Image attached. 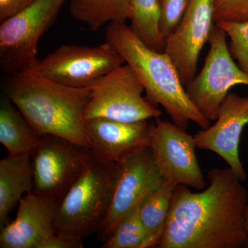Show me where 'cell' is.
<instances>
[{
  "label": "cell",
  "mask_w": 248,
  "mask_h": 248,
  "mask_svg": "<svg viewBox=\"0 0 248 248\" xmlns=\"http://www.w3.org/2000/svg\"><path fill=\"white\" fill-rule=\"evenodd\" d=\"M140 204L122 220L102 248H145L150 235L140 218Z\"/></svg>",
  "instance_id": "obj_21"
},
{
  "label": "cell",
  "mask_w": 248,
  "mask_h": 248,
  "mask_svg": "<svg viewBox=\"0 0 248 248\" xmlns=\"http://www.w3.org/2000/svg\"><path fill=\"white\" fill-rule=\"evenodd\" d=\"M125 63L110 42L97 46L63 45L40 60L32 71L59 84L88 89Z\"/></svg>",
  "instance_id": "obj_8"
},
{
  "label": "cell",
  "mask_w": 248,
  "mask_h": 248,
  "mask_svg": "<svg viewBox=\"0 0 248 248\" xmlns=\"http://www.w3.org/2000/svg\"><path fill=\"white\" fill-rule=\"evenodd\" d=\"M85 120L105 118L133 123L159 118L162 112L143 97L141 81L127 63L117 67L89 88Z\"/></svg>",
  "instance_id": "obj_6"
},
{
  "label": "cell",
  "mask_w": 248,
  "mask_h": 248,
  "mask_svg": "<svg viewBox=\"0 0 248 248\" xmlns=\"http://www.w3.org/2000/svg\"><path fill=\"white\" fill-rule=\"evenodd\" d=\"M248 21V0H216L215 23Z\"/></svg>",
  "instance_id": "obj_24"
},
{
  "label": "cell",
  "mask_w": 248,
  "mask_h": 248,
  "mask_svg": "<svg viewBox=\"0 0 248 248\" xmlns=\"http://www.w3.org/2000/svg\"><path fill=\"white\" fill-rule=\"evenodd\" d=\"M55 207L32 191L27 193L19 201L16 219L1 228L0 248H40L55 234Z\"/></svg>",
  "instance_id": "obj_15"
},
{
  "label": "cell",
  "mask_w": 248,
  "mask_h": 248,
  "mask_svg": "<svg viewBox=\"0 0 248 248\" xmlns=\"http://www.w3.org/2000/svg\"><path fill=\"white\" fill-rule=\"evenodd\" d=\"M35 0H0V21L14 17L30 6Z\"/></svg>",
  "instance_id": "obj_25"
},
{
  "label": "cell",
  "mask_w": 248,
  "mask_h": 248,
  "mask_svg": "<svg viewBox=\"0 0 248 248\" xmlns=\"http://www.w3.org/2000/svg\"><path fill=\"white\" fill-rule=\"evenodd\" d=\"M160 31L166 40L180 24L190 0H160Z\"/></svg>",
  "instance_id": "obj_23"
},
{
  "label": "cell",
  "mask_w": 248,
  "mask_h": 248,
  "mask_svg": "<svg viewBox=\"0 0 248 248\" xmlns=\"http://www.w3.org/2000/svg\"><path fill=\"white\" fill-rule=\"evenodd\" d=\"M149 148L164 180L203 190L206 184L196 155L194 136L176 124L156 118L151 125Z\"/></svg>",
  "instance_id": "obj_10"
},
{
  "label": "cell",
  "mask_w": 248,
  "mask_h": 248,
  "mask_svg": "<svg viewBox=\"0 0 248 248\" xmlns=\"http://www.w3.org/2000/svg\"><path fill=\"white\" fill-rule=\"evenodd\" d=\"M66 0H35L22 12L1 22L0 66L9 76L32 71L38 42L56 20Z\"/></svg>",
  "instance_id": "obj_5"
},
{
  "label": "cell",
  "mask_w": 248,
  "mask_h": 248,
  "mask_svg": "<svg viewBox=\"0 0 248 248\" xmlns=\"http://www.w3.org/2000/svg\"><path fill=\"white\" fill-rule=\"evenodd\" d=\"M176 185L163 181L143 199L140 205L142 223L149 234L146 248H158L169 216L170 205Z\"/></svg>",
  "instance_id": "obj_19"
},
{
  "label": "cell",
  "mask_w": 248,
  "mask_h": 248,
  "mask_svg": "<svg viewBox=\"0 0 248 248\" xmlns=\"http://www.w3.org/2000/svg\"><path fill=\"white\" fill-rule=\"evenodd\" d=\"M105 36L141 81L146 99L164 108L173 123L184 130L190 122L202 129L210 126L211 122L190 100L179 72L167 54L150 48L125 22L107 24Z\"/></svg>",
  "instance_id": "obj_3"
},
{
  "label": "cell",
  "mask_w": 248,
  "mask_h": 248,
  "mask_svg": "<svg viewBox=\"0 0 248 248\" xmlns=\"http://www.w3.org/2000/svg\"><path fill=\"white\" fill-rule=\"evenodd\" d=\"M216 0H190L177 29L167 37L164 52L177 68L184 86L195 78L201 52L215 26Z\"/></svg>",
  "instance_id": "obj_12"
},
{
  "label": "cell",
  "mask_w": 248,
  "mask_h": 248,
  "mask_svg": "<svg viewBox=\"0 0 248 248\" xmlns=\"http://www.w3.org/2000/svg\"><path fill=\"white\" fill-rule=\"evenodd\" d=\"M226 38L224 31L215 24L203 68L185 86L190 100L210 122L216 121L222 102L231 88L237 85L248 86V74L235 63Z\"/></svg>",
  "instance_id": "obj_7"
},
{
  "label": "cell",
  "mask_w": 248,
  "mask_h": 248,
  "mask_svg": "<svg viewBox=\"0 0 248 248\" xmlns=\"http://www.w3.org/2000/svg\"><path fill=\"white\" fill-rule=\"evenodd\" d=\"M33 170L30 154L8 155L0 161V228L24 193L33 190Z\"/></svg>",
  "instance_id": "obj_16"
},
{
  "label": "cell",
  "mask_w": 248,
  "mask_h": 248,
  "mask_svg": "<svg viewBox=\"0 0 248 248\" xmlns=\"http://www.w3.org/2000/svg\"><path fill=\"white\" fill-rule=\"evenodd\" d=\"M248 125V97L229 93L218 110L216 122L194 135L199 149L208 150L224 160L241 182L247 179L239 156L243 130Z\"/></svg>",
  "instance_id": "obj_13"
},
{
  "label": "cell",
  "mask_w": 248,
  "mask_h": 248,
  "mask_svg": "<svg viewBox=\"0 0 248 248\" xmlns=\"http://www.w3.org/2000/svg\"><path fill=\"white\" fill-rule=\"evenodd\" d=\"M215 24L229 37L230 53L239 68L248 74V21H220Z\"/></svg>",
  "instance_id": "obj_22"
},
{
  "label": "cell",
  "mask_w": 248,
  "mask_h": 248,
  "mask_svg": "<svg viewBox=\"0 0 248 248\" xmlns=\"http://www.w3.org/2000/svg\"><path fill=\"white\" fill-rule=\"evenodd\" d=\"M70 14L92 31L112 22H125L131 17L128 0H71Z\"/></svg>",
  "instance_id": "obj_18"
},
{
  "label": "cell",
  "mask_w": 248,
  "mask_h": 248,
  "mask_svg": "<svg viewBox=\"0 0 248 248\" xmlns=\"http://www.w3.org/2000/svg\"><path fill=\"white\" fill-rule=\"evenodd\" d=\"M151 125L148 120L126 123L93 118L84 120V130L90 151L96 159L120 165L149 148Z\"/></svg>",
  "instance_id": "obj_14"
},
{
  "label": "cell",
  "mask_w": 248,
  "mask_h": 248,
  "mask_svg": "<svg viewBox=\"0 0 248 248\" xmlns=\"http://www.w3.org/2000/svg\"><path fill=\"white\" fill-rule=\"evenodd\" d=\"M131 29L150 48L164 52L166 39L160 31V0H128Z\"/></svg>",
  "instance_id": "obj_20"
},
{
  "label": "cell",
  "mask_w": 248,
  "mask_h": 248,
  "mask_svg": "<svg viewBox=\"0 0 248 248\" xmlns=\"http://www.w3.org/2000/svg\"><path fill=\"white\" fill-rule=\"evenodd\" d=\"M91 155L89 148L66 139L41 136L31 153L32 192L57 203L79 177Z\"/></svg>",
  "instance_id": "obj_9"
},
{
  "label": "cell",
  "mask_w": 248,
  "mask_h": 248,
  "mask_svg": "<svg viewBox=\"0 0 248 248\" xmlns=\"http://www.w3.org/2000/svg\"><path fill=\"white\" fill-rule=\"evenodd\" d=\"M40 137L5 94L0 102V142L10 155L30 154Z\"/></svg>",
  "instance_id": "obj_17"
},
{
  "label": "cell",
  "mask_w": 248,
  "mask_h": 248,
  "mask_svg": "<svg viewBox=\"0 0 248 248\" xmlns=\"http://www.w3.org/2000/svg\"><path fill=\"white\" fill-rule=\"evenodd\" d=\"M246 231H247V233L248 235V208L247 213V218H246Z\"/></svg>",
  "instance_id": "obj_27"
},
{
  "label": "cell",
  "mask_w": 248,
  "mask_h": 248,
  "mask_svg": "<svg viewBox=\"0 0 248 248\" xmlns=\"http://www.w3.org/2000/svg\"><path fill=\"white\" fill-rule=\"evenodd\" d=\"M3 89L38 136L54 135L89 148L84 117L89 88L69 87L29 71L9 76Z\"/></svg>",
  "instance_id": "obj_2"
},
{
  "label": "cell",
  "mask_w": 248,
  "mask_h": 248,
  "mask_svg": "<svg viewBox=\"0 0 248 248\" xmlns=\"http://www.w3.org/2000/svg\"><path fill=\"white\" fill-rule=\"evenodd\" d=\"M163 181L150 148L118 165L110 208L97 232L99 239L107 241L122 220Z\"/></svg>",
  "instance_id": "obj_11"
},
{
  "label": "cell",
  "mask_w": 248,
  "mask_h": 248,
  "mask_svg": "<svg viewBox=\"0 0 248 248\" xmlns=\"http://www.w3.org/2000/svg\"><path fill=\"white\" fill-rule=\"evenodd\" d=\"M83 246V239H71L54 234L46 240L40 248H82Z\"/></svg>",
  "instance_id": "obj_26"
},
{
  "label": "cell",
  "mask_w": 248,
  "mask_h": 248,
  "mask_svg": "<svg viewBox=\"0 0 248 248\" xmlns=\"http://www.w3.org/2000/svg\"><path fill=\"white\" fill-rule=\"evenodd\" d=\"M208 187L176 186L159 248H248V192L229 167L208 174Z\"/></svg>",
  "instance_id": "obj_1"
},
{
  "label": "cell",
  "mask_w": 248,
  "mask_h": 248,
  "mask_svg": "<svg viewBox=\"0 0 248 248\" xmlns=\"http://www.w3.org/2000/svg\"><path fill=\"white\" fill-rule=\"evenodd\" d=\"M117 167L91 155L79 177L57 202L55 234L83 239L99 232L110 208Z\"/></svg>",
  "instance_id": "obj_4"
}]
</instances>
